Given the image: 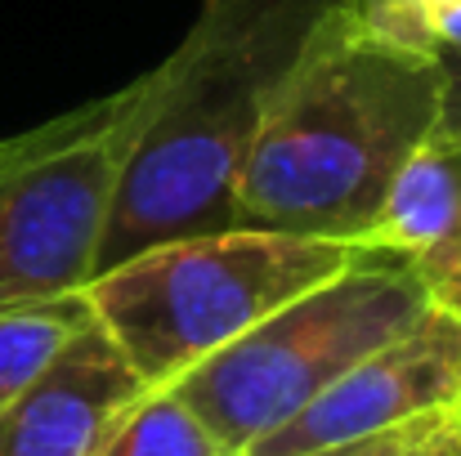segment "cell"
<instances>
[{
  "label": "cell",
  "instance_id": "5b68a950",
  "mask_svg": "<svg viewBox=\"0 0 461 456\" xmlns=\"http://www.w3.org/2000/svg\"><path fill=\"white\" fill-rule=\"evenodd\" d=\"M157 103V67L140 81L0 139V308L86 291L122 170Z\"/></svg>",
  "mask_w": 461,
  "mask_h": 456
},
{
  "label": "cell",
  "instance_id": "277c9868",
  "mask_svg": "<svg viewBox=\"0 0 461 456\" xmlns=\"http://www.w3.org/2000/svg\"><path fill=\"white\" fill-rule=\"evenodd\" d=\"M430 308V287L408 260L363 246L349 269L256 322L247 335L179 376L175 389L224 452L242 456L358 358L417 326Z\"/></svg>",
  "mask_w": 461,
  "mask_h": 456
},
{
  "label": "cell",
  "instance_id": "9c48e42d",
  "mask_svg": "<svg viewBox=\"0 0 461 456\" xmlns=\"http://www.w3.org/2000/svg\"><path fill=\"white\" fill-rule=\"evenodd\" d=\"M90 317H95V308L86 300V291L0 308V416L14 407V398L59 358V349Z\"/></svg>",
  "mask_w": 461,
  "mask_h": 456
},
{
  "label": "cell",
  "instance_id": "8992f818",
  "mask_svg": "<svg viewBox=\"0 0 461 456\" xmlns=\"http://www.w3.org/2000/svg\"><path fill=\"white\" fill-rule=\"evenodd\" d=\"M448 407H461V313L435 304L242 456H318Z\"/></svg>",
  "mask_w": 461,
  "mask_h": 456
},
{
  "label": "cell",
  "instance_id": "4fadbf2b",
  "mask_svg": "<svg viewBox=\"0 0 461 456\" xmlns=\"http://www.w3.org/2000/svg\"><path fill=\"white\" fill-rule=\"evenodd\" d=\"M444 63V108H439V130L461 135V54L439 58Z\"/></svg>",
  "mask_w": 461,
  "mask_h": 456
},
{
  "label": "cell",
  "instance_id": "52a82bcc",
  "mask_svg": "<svg viewBox=\"0 0 461 456\" xmlns=\"http://www.w3.org/2000/svg\"><path fill=\"white\" fill-rule=\"evenodd\" d=\"M153 385L90 317L0 416V456H99Z\"/></svg>",
  "mask_w": 461,
  "mask_h": 456
},
{
  "label": "cell",
  "instance_id": "7c38bea8",
  "mask_svg": "<svg viewBox=\"0 0 461 456\" xmlns=\"http://www.w3.org/2000/svg\"><path fill=\"white\" fill-rule=\"evenodd\" d=\"M453 421H457V407L430 412V416H417V421L394 425L385 434H372V439H358L349 448H331V452H318V456H444L448 452Z\"/></svg>",
  "mask_w": 461,
  "mask_h": 456
},
{
  "label": "cell",
  "instance_id": "3957f363",
  "mask_svg": "<svg viewBox=\"0 0 461 456\" xmlns=\"http://www.w3.org/2000/svg\"><path fill=\"white\" fill-rule=\"evenodd\" d=\"M363 246L274 228H220L170 237L90 278L86 300L131 367L175 385L256 322L322 287Z\"/></svg>",
  "mask_w": 461,
  "mask_h": 456
},
{
  "label": "cell",
  "instance_id": "ba28073f",
  "mask_svg": "<svg viewBox=\"0 0 461 456\" xmlns=\"http://www.w3.org/2000/svg\"><path fill=\"white\" fill-rule=\"evenodd\" d=\"M363 246L408 260L430 300L461 313V135L435 130L408 156Z\"/></svg>",
  "mask_w": 461,
  "mask_h": 456
},
{
  "label": "cell",
  "instance_id": "8fae6325",
  "mask_svg": "<svg viewBox=\"0 0 461 456\" xmlns=\"http://www.w3.org/2000/svg\"><path fill=\"white\" fill-rule=\"evenodd\" d=\"M358 18L435 58L461 54V0H358Z\"/></svg>",
  "mask_w": 461,
  "mask_h": 456
},
{
  "label": "cell",
  "instance_id": "5bb4252c",
  "mask_svg": "<svg viewBox=\"0 0 461 456\" xmlns=\"http://www.w3.org/2000/svg\"><path fill=\"white\" fill-rule=\"evenodd\" d=\"M444 456H461V407H457V421H453V434H448V452Z\"/></svg>",
  "mask_w": 461,
  "mask_h": 456
},
{
  "label": "cell",
  "instance_id": "6da1fadb",
  "mask_svg": "<svg viewBox=\"0 0 461 456\" xmlns=\"http://www.w3.org/2000/svg\"><path fill=\"white\" fill-rule=\"evenodd\" d=\"M354 0H202L157 63V103L131 152L99 273L170 237L233 228V188L274 103Z\"/></svg>",
  "mask_w": 461,
  "mask_h": 456
},
{
  "label": "cell",
  "instance_id": "7a4b0ae2",
  "mask_svg": "<svg viewBox=\"0 0 461 456\" xmlns=\"http://www.w3.org/2000/svg\"><path fill=\"white\" fill-rule=\"evenodd\" d=\"M439 108L444 63L367 27L354 0L260 126L233 224L363 246L399 170L439 130Z\"/></svg>",
  "mask_w": 461,
  "mask_h": 456
},
{
  "label": "cell",
  "instance_id": "30bf717a",
  "mask_svg": "<svg viewBox=\"0 0 461 456\" xmlns=\"http://www.w3.org/2000/svg\"><path fill=\"white\" fill-rule=\"evenodd\" d=\"M99 456H229L206 421L184 403L175 385L149 389L113 430Z\"/></svg>",
  "mask_w": 461,
  "mask_h": 456
}]
</instances>
